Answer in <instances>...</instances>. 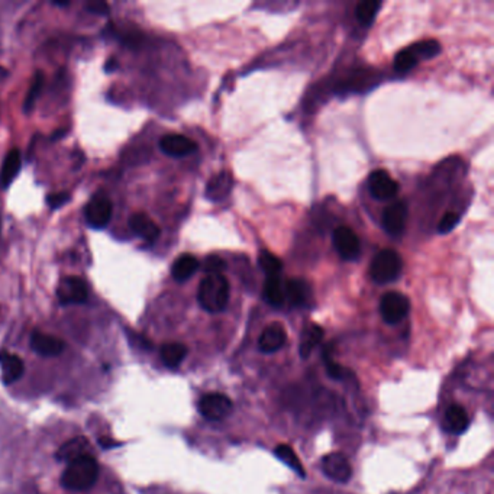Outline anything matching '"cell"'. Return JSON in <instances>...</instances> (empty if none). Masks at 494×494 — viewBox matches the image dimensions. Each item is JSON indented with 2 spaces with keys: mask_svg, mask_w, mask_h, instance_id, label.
<instances>
[{
  "mask_svg": "<svg viewBox=\"0 0 494 494\" xmlns=\"http://www.w3.org/2000/svg\"><path fill=\"white\" fill-rule=\"evenodd\" d=\"M99 471L101 470H99L96 458L87 454L69 463V467L61 474L60 481L65 490L76 493L87 491L96 484Z\"/></svg>",
  "mask_w": 494,
  "mask_h": 494,
  "instance_id": "obj_1",
  "label": "cell"
},
{
  "mask_svg": "<svg viewBox=\"0 0 494 494\" xmlns=\"http://www.w3.org/2000/svg\"><path fill=\"white\" fill-rule=\"evenodd\" d=\"M229 294V281L223 274H206L197 291V301L206 312L219 313L226 309Z\"/></svg>",
  "mask_w": 494,
  "mask_h": 494,
  "instance_id": "obj_2",
  "label": "cell"
},
{
  "mask_svg": "<svg viewBox=\"0 0 494 494\" xmlns=\"http://www.w3.org/2000/svg\"><path fill=\"white\" fill-rule=\"evenodd\" d=\"M403 270V261L398 251L383 249L380 251L370 267L371 279L378 284H387L398 280Z\"/></svg>",
  "mask_w": 494,
  "mask_h": 494,
  "instance_id": "obj_3",
  "label": "cell"
},
{
  "mask_svg": "<svg viewBox=\"0 0 494 494\" xmlns=\"http://www.w3.org/2000/svg\"><path fill=\"white\" fill-rule=\"evenodd\" d=\"M410 312V301L408 296L399 291L386 293L380 302V313L386 323L398 325Z\"/></svg>",
  "mask_w": 494,
  "mask_h": 494,
  "instance_id": "obj_4",
  "label": "cell"
},
{
  "mask_svg": "<svg viewBox=\"0 0 494 494\" xmlns=\"http://www.w3.org/2000/svg\"><path fill=\"white\" fill-rule=\"evenodd\" d=\"M234 409V403L226 394L222 393H208L199 400V412L201 415L210 420L218 422L230 415Z\"/></svg>",
  "mask_w": 494,
  "mask_h": 494,
  "instance_id": "obj_5",
  "label": "cell"
},
{
  "mask_svg": "<svg viewBox=\"0 0 494 494\" xmlns=\"http://www.w3.org/2000/svg\"><path fill=\"white\" fill-rule=\"evenodd\" d=\"M57 296L61 305H82L89 299V288L80 277H65L58 286Z\"/></svg>",
  "mask_w": 494,
  "mask_h": 494,
  "instance_id": "obj_6",
  "label": "cell"
},
{
  "mask_svg": "<svg viewBox=\"0 0 494 494\" xmlns=\"http://www.w3.org/2000/svg\"><path fill=\"white\" fill-rule=\"evenodd\" d=\"M322 470L331 480L337 483H347L352 476V468L348 458L342 452H331L323 456Z\"/></svg>",
  "mask_w": 494,
  "mask_h": 494,
  "instance_id": "obj_7",
  "label": "cell"
},
{
  "mask_svg": "<svg viewBox=\"0 0 494 494\" xmlns=\"http://www.w3.org/2000/svg\"><path fill=\"white\" fill-rule=\"evenodd\" d=\"M369 190L374 199L390 201L399 193V183L386 170H376L369 179Z\"/></svg>",
  "mask_w": 494,
  "mask_h": 494,
  "instance_id": "obj_8",
  "label": "cell"
},
{
  "mask_svg": "<svg viewBox=\"0 0 494 494\" xmlns=\"http://www.w3.org/2000/svg\"><path fill=\"white\" fill-rule=\"evenodd\" d=\"M113 205L108 197H96L84 210L86 222L94 229H103L112 219Z\"/></svg>",
  "mask_w": 494,
  "mask_h": 494,
  "instance_id": "obj_9",
  "label": "cell"
},
{
  "mask_svg": "<svg viewBox=\"0 0 494 494\" xmlns=\"http://www.w3.org/2000/svg\"><path fill=\"white\" fill-rule=\"evenodd\" d=\"M332 241L335 249L344 259H355L359 255L361 244L354 230L348 226H338L334 234Z\"/></svg>",
  "mask_w": 494,
  "mask_h": 494,
  "instance_id": "obj_10",
  "label": "cell"
},
{
  "mask_svg": "<svg viewBox=\"0 0 494 494\" xmlns=\"http://www.w3.org/2000/svg\"><path fill=\"white\" fill-rule=\"evenodd\" d=\"M408 203L398 201L387 206L383 213V226L390 235H399L403 232L408 220Z\"/></svg>",
  "mask_w": 494,
  "mask_h": 494,
  "instance_id": "obj_11",
  "label": "cell"
},
{
  "mask_svg": "<svg viewBox=\"0 0 494 494\" xmlns=\"http://www.w3.org/2000/svg\"><path fill=\"white\" fill-rule=\"evenodd\" d=\"M286 339H287L286 329L283 327L281 323L274 322L266 326L264 331L261 332L258 339V348L264 354H274L284 347Z\"/></svg>",
  "mask_w": 494,
  "mask_h": 494,
  "instance_id": "obj_12",
  "label": "cell"
},
{
  "mask_svg": "<svg viewBox=\"0 0 494 494\" xmlns=\"http://www.w3.org/2000/svg\"><path fill=\"white\" fill-rule=\"evenodd\" d=\"M159 148L164 154L174 158H180V157H187L196 152L197 144L184 135L169 134V135H164L159 140Z\"/></svg>",
  "mask_w": 494,
  "mask_h": 494,
  "instance_id": "obj_13",
  "label": "cell"
},
{
  "mask_svg": "<svg viewBox=\"0 0 494 494\" xmlns=\"http://www.w3.org/2000/svg\"><path fill=\"white\" fill-rule=\"evenodd\" d=\"M30 348L41 357H58L64 352L65 344L58 337L35 331L30 335Z\"/></svg>",
  "mask_w": 494,
  "mask_h": 494,
  "instance_id": "obj_14",
  "label": "cell"
},
{
  "mask_svg": "<svg viewBox=\"0 0 494 494\" xmlns=\"http://www.w3.org/2000/svg\"><path fill=\"white\" fill-rule=\"evenodd\" d=\"M129 226L134 232L147 242H155L161 234L159 226L142 212H137L129 218Z\"/></svg>",
  "mask_w": 494,
  "mask_h": 494,
  "instance_id": "obj_15",
  "label": "cell"
},
{
  "mask_svg": "<svg viewBox=\"0 0 494 494\" xmlns=\"http://www.w3.org/2000/svg\"><path fill=\"white\" fill-rule=\"evenodd\" d=\"M0 370H2V380L5 384H12L18 381L23 371L25 364L23 359L16 354H12L6 349L0 351Z\"/></svg>",
  "mask_w": 494,
  "mask_h": 494,
  "instance_id": "obj_16",
  "label": "cell"
},
{
  "mask_svg": "<svg viewBox=\"0 0 494 494\" xmlns=\"http://www.w3.org/2000/svg\"><path fill=\"white\" fill-rule=\"evenodd\" d=\"M234 189V177L229 172L215 174L206 186V197L212 202L225 201Z\"/></svg>",
  "mask_w": 494,
  "mask_h": 494,
  "instance_id": "obj_17",
  "label": "cell"
},
{
  "mask_svg": "<svg viewBox=\"0 0 494 494\" xmlns=\"http://www.w3.org/2000/svg\"><path fill=\"white\" fill-rule=\"evenodd\" d=\"M286 301H288L296 308H303L309 305L312 298L310 286L301 279H290L284 283Z\"/></svg>",
  "mask_w": 494,
  "mask_h": 494,
  "instance_id": "obj_18",
  "label": "cell"
},
{
  "mask_svg": "<svg viewBox=\"0 0 494 494\" xmlns=\"http://www.w3.org/2000/svg\"><path fill=\"white\" fill-rule=\"evenodd\" d=\"M470 426V417L467 410L461 405H452L447 409L444 417L445 431L452 435L464 434Z\"/></svg>",
  "mask_w": 494,
  "mask_h": 494,
  "instance_id": "obj_19",
  "label": "cell"
},
{
  "mask_svg": "<svg viewBox=\"0 0 494 494\" xmlns=\"http://www.w3.org/2000/svg\"><path fill=\"white\" fill-rule=\"evenodd\" d=\"M87 454H90V442L86 437H76L73 439H69L57 451L58 459L65 461V463H72V461Z\"/></svg>",
  "mask_w": 494,
  "mask_h": 494,
  "instance_id": "obj_20",
  "label": "cell"
},
{
  "mask_svg": "<svg viewBox=\"0 0 494 494\" xmlns=\"http://www.w3.org/2000/svg\"><path fill=\"white\" fill-rule=\"evenodd\" d=\"M21 167H22V155L19 150L13 148L6 154L4 159V166H2V170H0V187L8 189L11 183L19 174Z\"/></svg>",
  "mask_w": 494,
  "mask_h": 494,
  "instance_id": "obj_21",
  "label": "cell"
},
{
  "mask_svg": "<svg viewBox=\"0 0 494 494\" xmlns=\"http://www.w3.org/2000/svg\"><path fill=\"white\" fill-rule=\"evenodd\" d=\"M199 259L191 254H183L179 257L172 267V276L176 281L189 280L197 270H199Z\"/></svg>",
  "mask_w": 494,
  "mask_h": 494,
  "instance_id": "obj_22",
  "label": "cell"
},
{
  "mask_svg": "<svg viewBox=\"0 0 494 494\" xmlns=\"http://www.w3.org/2000/svg\"><path fill=\"white\" fill-rule=\"evenodd\" d=\"M187 355V347L180 342H169L159 348V357L169 369H177Z\"/></svg>",
  "mask_w": 494,
  "mask_h": 494,
  "instance_id": "obj_23",
  "label": "cell"
},
{
  "mask_svg": "<svg viewBox=\"0 0 494 494\" xmlns=\"http://www.w3.org/2000/svg\"><path fill=\"white\" fill-rule=\"evenodd\" d=\"M323 329L319 325H309L302 335V342H301V355L303 358L310 357L312 351L322 342L323 339Z\"/></svg>",
  "mask_w": 494,
  "mask_h": 494,
  "instance_id": "obj_24",
  "label": "cell"
},
{
  "mask_svg": "<svg viewBox=\"0 0 494 494\" xmlns=\"http://www.w3.org/2000/svg\"><path fill=\"white\" fill-rule=\"evenodd\" d=\"M264 294H266L267 302L274 308H281L286 303L284 283L280 280V276L267 277Z\"/></svg>",
  "mask_w": 494,
  "mask_h": 494,
  "instance_id": "obj_25",
  "label": "cell"
},
{
  "mask_svg": "<svg viewBox=\"0 0 494 494\" xmlns=\"http://www.w3.org/2000/svg\"><path fill=\"white\" fill-rule=\"evenodd\" d=\"M274 454L277 455V458L281 461L283 464H286L288 468H291L296 474H299L301 477H305L306 473H305V468H303V464L301 463V459L298 456V454H296L293 451V448L290 445H286V444H281L279 445L276 449H274Z\"/></svg>",
  "mask_w": 494,
  "mask_h": 494,
  "instance_id": "obj_26",
  "label": "cell"
},
{
  "mask_svg": "<svg viewBox=\"0 0 494 494\" xmlns=\"http://www.w3.org/2000/svg\"><path fill=\"white\" fill-rule=\"evenodd\" d=\"M258 266L267 274V277L280 276L283 271L281 259L270 251H261L258 255Z\"/></svg>",
  "mask_w": 494,
  "mask_h": 494,
  "instance_id": "obj_27",
  "label": "cell"
},
{
  "mask_svg": "<svg viewBox=\"0 0 494 494\" xmlns=\"http://www.w3.org/2000/svg\"><path fill=\"white\" fill-rule=\"evenodd\" d=\"M380 8H381V4L377 2V0H364V2L358 4L355 15L362 25H370L373 19L376 18L377 12L380 11Z\"/></svg>",
  "mask_w": 494,
  "mask_h": 494,
  "instance_id": "obj_28",
  "label": "cell"
},
{
  "mask_svg": "<svg viewBox=\"0 0 494 494\" xmlns=\"http://www.w3.org/2000/svg\"><path fill=\"white\" fill-rule=\"evenodd\" d=\"M410 50L415 52V55L420 58H432L441 52V44L437 40H423L413 45H410Z\"/></svg>",
  "mask_w": 494,
  "mask_h": 494,
  "instance_id": "obj_29",
  "label": "cell"
},
{
  "mask_svg": "<svg viewBox=\"0 0 494 494\" xmlns=\"http://www.w3.org/2000/svg\"><path fill=\"white\" fill-rule=\"evenodd\" d=\"M419 58L415 55V52L409 48H405L402 51L398 52L396 58H394V69H396L398 72H409L412 70L413 67H416V64H417Z\"/></svg>",
  "mask_w": 494,
  "mask_h": 494,
  "instance_id": "obj_30",
  "label": "cell"
},
{
  "mask_svg": "<svg viewBox=\"0 0 494 494\" xmlns=\"http://www.w3.org/2000/svg\"><path fill=\"white\" fill-rule=\"evenodd\" d=\"M43 84H44V74L43 73H37L35 77H34V82H32V86L29 89V93H28V96L25 99V103H23V111L26 113H29L30 109L34 108V103L37 102V97L40 96Z\"/></svg>",
  "mask_w": 494,
  "mask_h": 494,
  "instance_id": "obj_31",
  "label": "cell"
},
{
  "mask_svg": "<svg viewBox=\"0 0 494 494\" xmlns=\"http://www.w3.org/2000/svg\"><path fill=\"white\" fill-rule=\"evenodd\" d=\"M323 359H325L326 371H327L329 377L335 378V380L342 378V376H344V369L338 364V362L334 361L332 352H331V347H327V348L323 351Z\"/></svg>",
  "mask_w": 494,
  "mask_h": 494,
  "instance_id": "obj_32",
  "label": "cell"
},
{
  "mask_svg": "<svg viewBox=\"0 0 494 494\" xmlns=\"http://www.w3.org/2000/svg\"><path fill=\"white\" fill-rule=\"evenodd\" d=\"M226 269V262L219 255H209L205 259V271L206 274H222Z\"/></svg>",
  "mask_w": 494,
  "mask_h": 494,
  "instance_id": "obj_33",
  "label": "cell"
},
{
  "mask_svg": "<svg viewBox=\"0 0 494 494\" xmlns=\"http://www.w3.org/2000/svg\"><path fill=\"white\" fill-rule=\"evenodd\" d=\"M459 223V215L456 212H447L439 220L438 230L439 234H448Z\"/></svg>",
  "mask_w": 494,
  "mask_h": 494,
  "instance_id": "obj_34",
  "label": "cell"
},
{
  "mask_svg": "<svg viewBox=\"0 0 494 494\" xmlns=\"http://www.w3.org/2000/svg\"><path fill=\"white\" fill-rule=\"evenodd\" d=\"M70 201V194L69 193H54V194H50L47 197V203L52 208V209H58L61 206H64L65 203H67Z\"/></svg>",
  "mask_w": 494,
  "mask_h": 494,
  "instance_id": "obj_35",
  "label": "cell"
},
{
  "mask_svg": "<svg viewBox=\"0 0 494 494\" xmlns=\"http://www.w3.org/2000/svg\"><path fill=\"white\" fill-rule=\"evenodd\" d=\"M87 9L93 13H99V15H108L109 13V5L105 2H90V4H87Z\"/></svg>",
  "mask_w": 494,
  "mask_h": 494,
  "instance_id": "obj_36",
  "label": "cell"
},
{
  "mask_svg": "<svg viewBox=\"0 0 494 494\" xmlns=\"http://www.w3.org/2000/svg\"><path fill=\"white\" fill-rule=\"evenodd\" d=\"M6 76H8V72L4 67H0V82H2Z\"/></svg>",
  "mask_w": 494,
  "mask_h": 494,
  "instance_id": "obj_37",
  "label": "cell"
},
{
  "mask_svg": "<svg viewBox=\"0 0 494 494\" xmlns=\"http://www.w3.org/2000/svg\"><path fill=\"white\" fill-rule=\"evenodd\" d=\"M54 5H57V6H67L69 2H54Z\"/></svg>",
  "mask_w": 494,
  "mask_h": 494,
  "instance_id": "obj_38",
  "label": "cell"
}]
</instances>
